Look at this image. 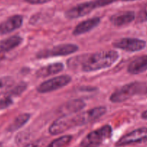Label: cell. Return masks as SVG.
<instances>
[{
    "mask_svg": "<svg viewBox=\"0 0 147 147\" xmlns=\"http://www.w3.org/2000/svg\"><path fill=\"white\" fill-rule=\"evenodd\" d=\"M120 55L115 50H105L89 55H80L69 60V65H80L82 72L90 73L106 69L113 65L118 60Z\"/></svg>",
    "mask_w": 147,
    "mask_h": 147,
    "instance_id": "1",
    "label": "cell"
},
{
    "mask_svg": "<svg viewBox=\"0 0 147 147\" xmlns=\"http://www.w3.org/2000/svg\"><path fill=\"white\" fill-rule=\"evenodd\" d=\"M89 122L90 121L86 111L82 113L63 115L51 123L48 131L51 135H59L72 128L83 126Z\"/></svg>",
    "mask_w": 147,
    "mask_h": 147,
    "instance_id": "2",
    "label": "cell"
},
{
    "mask_svg": "<svg viewBox=\"0 0 147 147\" xmlns=\"http://www.w3.org/2000/svg\"><path fill=\"white\" fill-rule=\"evenodd\" d=\"M147 81H135L127 83L111 94L110 100L112 103H122L135 95L146 94Z\"/></svg>",
    "mask_w": 147,
    "mask_h": 147,
    "instance_id": "3",
    "label": "cell"
},
{
    "mask_svg": "<svg viewBox=\"0 0 147 147\" xmlns=\"http://www.w3.org/2000/svg\"><path fill=\"white\" fill-rule=\"evenodd\" d=\"M112 129L110 125H105L88 134L81 142V147H99L112 136Z\"/></svg>",
    "mask_w": 147,
    "mask_h": 147,
    "instance_id": "4",
    "label": "cell"
},
{
    "mask_svg": "<svg viewBox=\"0 0 147 147\" xmlns=\"http://www.w3.org/2000/svg\"><path fill=\"white\" fill-rule=\"evenodd\" d=\"M71 81V77L68 75L56 76L40 83L37 88V91L40 93H47L55 91L67 86Z\"/></svg>",
    "mask_w": 147,
    "mask_h": 147,
    "instance_id": "5",
    "label": "cell"
},
{
    "mask_svg": "<svg viewBox=\"0 0 147 147\" xmlns=\"http://www.w3.org/2000/svg\"><path fill=\"white\" fill-rule=\"evenodd\" d=\"M79 50V47L75 44H61L54 46L49 50H43L37 55V58H48L59 56H67L76 53Z\"/></svg>",
    "mask_w": 147,
    "mask_h": 147,
    "instance_id": "6",
    "label": "cell"
},
{
    "mask_svg": "<svg viewBox=\"0 0 147 147\" xmlns=\"http://www.w3.org/2000/svg\"><path fill=\"white\" fill-rule=\"evenodd\" d=\"M147 141V127L135 129L120 138L115 143L117 147L128 146Z\"/></svg>",
    "mask_w": 147,
    "mask_h": 147,
    "instance_id": "7",
    "label": "cell"
},
{
    "mask_svg": "<svg viewBox=\"0 0 147 147\" xmlns=\"http://www.w3.org/2000/svg\"><path fill=\"white\" fill-rule=\"evenodd\" d=\"M114 47L126 52H138L146 47V42L138 38L125 37L115 40L112 42Z\"/></svg>",
    "mask_w": 147,
    "mask_h": 147,
    "instance_id": "8",
    "label": "cell"
},
{
    "mask_svg": "<svg viewBox=\"0 0 147 147\" xmlns=\"http://www.w3.org/2000/svg\"><path fill=\"white\" fill-rule=\"evenodd\" d=\"M96 8L97 6L95 1H86L77 4L76 6L68 9L65 12V17L69 20H74L89 14Z\"/></svg>",
    "mask_w": 147,
    "mask_h": 147,
    "instance_id": "9",
    "label": "cell"
},
{
    "mask_svg": "<svg viewBox=\"0 0 147 147\" xmlns=\"http://www.w3.org/2000/svg\"><path fill=\"white\" fill-rule=\"evenodd\" d=\"M135 19V14L133 11H122L112 14L110 17V22L115 27H122L128 25Z\"/></svg>",
    "mask_w": 147,
    "mask_h": 147,
    "instance_id": "10",
    "label": "cell"
},
{
    "mask_svg": "<svg viewBox=\"0 0 147 147\" xmlns=\"http://www.w3.org/2000/svg\"><path fill=\"white\" fill-rule=\"evenodd\" d=\"M23 23L22 15H13L0 24V34H6L20 28Z\"/></svg>",
    "mask_w": 147,
    "mask_h": 147,
    "instance_id": "11",
    "label": "cell"
},
{
    "mask_svg": "<svg viewBox=\"0 0 147 147\" xmlns=\"http://www.w3.org/2000/svg\"><path fill=\"white\" fill-rule=\"evenodd\" d=\"M100 23V18L99 17H92V18L87 19V20L82 21L79 23L75 27L73 30V34L74 36H79L81 34H85L88 32L91 31L95 27H97Z\"/></svg>",
    "mask_w": 147,
    "mask_h": 147,
    "instance_id": "12",
    "label": "cell"
},
{
    "mask_svg": "<svg viewBox=\"0 0 147 147\" xmlns=\"http://www.w3.org/2000/svg\"><path fill=\"white\" fill-rule=\"evenodd\" d=\"M147 70V55L139 56L133 60L127 67L130 74L138 75Z\"/></svg>",
    "mask_w": 147,
    "mask_h": 147,
    "instance_id": "13",
    "label": "cell"
},
{
    "mask_svg": "<svg viewBox=\"0 0 147 147\" xmlns=\"http://www.w3.org/2000/svg\"><path fill=\"white\" fill-rule=\"evenodd\" d=\"M85 106L86 103L84 100L81 99H73L62 105L59 109V111L63 115L74 114L82 111Z\"/></svg>",
    "mask_w": 147,
    "mask_h": 147,
    "instance_id": "14",
    "label": "cell"
},
{
    "mask_svg": "<svg viewBox=\"0 0 147 147\" xmlns=\"http://www.w3.org/2000/svg\"><path fill=\"white\" fill-rule=\"evenodd\" d=\"M64 69L63 64L61 63H54L40 67L36 71L35 75L37 78H46L60 73Z\"/></svg>",
    "mask_w": 147,
    "mask_h": 147,
    "instance_id": "15",
    "label": "cell"
},
{
    "mask_svg": "<svg viewBox=\"0 0 147 147\" xmlns=\"http://www.w3.org/2000/svg\"><path fill=\"white\" fill-rule=\"evenodd\" d=\"M22 42V38L18 35H13L0 41V53L10 51L18 47Z\"/></svg>",
    "mask_w": 147,
    "mask_h": 147,
    "instance_id": "16",
    "label": "cell"
},
{
    "mask_svg": "<svg viewBox=\"0 0 147 147\" xmlns=\"http://www.w3.org/2000/svg\"><path fill=\"white\" fill-rule=\"evenodd\" d=\"M30 114L29 113H22V114L19 115L18 116L15 118L13 120V121L9 125L7 128V131L10 132H14L15 131L18 130L20 128L22 127L30 119Z\"/></svg>",
    "mask_w": 147,
    "mask_h": 147,
    "instance_id": "17",
    "label": "cell"
},
{
    "mask_svg": "<svg viewBox=\"0 0 147 147\" xmlns=\"http://www.w3.org/2000/svg\"><path fill=\"white\" fill-rule=\"evenodd\" d=\"M14 85V80L12 77L5 76L0 78V96L7 94Z\"/></svg>",
    "mask_w": 147,
    "mask_h": 147,
    "instance_id": "18",
    "label": "cell"
},
{
    "mask_svg": "<svg viewBox=\"0 0 147 147\" xmlns=\"http://www.w3.org/2000/svg\"><path fill=\"white\" fill-rule=\"evenodd\" d=\"M72 140V136L65 135L54 139L50 142L47 147H66L71 143Z\"/></svg>",
    "mask_w": 147,
    "mask_h": 147,
    "instance_id": "19",
    "label": "cell"
},
{
    "mask_svg": "<svg viewBox=\"0 0 147 147\" xmlns=\"http://www.w3.org/2000/svg\"><path fill=\"white\" fill-rule=\"evenodd\" d=\"M26 88H27V84H26V83H20V84H18L17 86H14V87H13L8 92V93H8V96H20V95H21L22 93L25 90Z\"/></svg>",
    "mask_w": 147,
    "mask_h": 147,
    "instance_id": "20",
    "label": "cell"
},
{
    "mask_svg": "<svg viewBox=\"0 0 147 147\" xmlns=\"http://www.w3.org/2000/svg\"><path fill=\"white\" fill-rule=\"evenodd\" d=\"M135 20L139 23L147 22V3L140 9L137 16H135Z\"/></svg>",
    "mask_w": 147,
    "mask_h": 147,
    "instance_id": "21",
    "label": "cell"
},
{
    "mask_svg": "<svg viewBox=\"0 0 147 147\" xmlns=\"http://www.w3.org/2000/svg\"><path fill=\"white\" fill-rule=\"evenodd\" d=\"M13 104V100L11 96H7V97L0 100V111L7 109Z\"/></svg>",
    "mask_w": 147,
    "mask_h": 147,
    "instance_id": "22",
    "label": "cell"
},
{
    "mask_svg": "<svg viewBox=\"0 0 147 147\" xmlns=\"http://www.w3.org/2000/svg\"><path fill=\"white\" fill-rule=\"evenodd\" d=\"M117 1H118V0H95V2L96 4L97 8H99V7L109 5V4L115 2Z\"/></svg>",
    "mask_w": 147,
    "mask_h": 147,
    "instance_id": "23",
    "label": "cell"
},
{
    "mask_svg": "<svg viewBox=\"0 0 147 147\" xmlns=\"http://www.w3.org/2000/svg\"><path fill=\"white\" fill-rule=\"evenodd\" d=\"M24 1L30 4H43L50 2L52 0H24Z\"/></svg>",
    "mask_w": 147,
    "mask_h": 147,
    "instance_id": "24",
    "label": "cell"
},
{
    "mask_svg": "<svg viewBox=\"0 0 147 147\" xmlns=\"http://www.w3.org/2000/svg\"><path fill=\"white\" fill-rule=\"evenodd\" d=\"M141 118L144 120H147V110L144 111L142 113H141Z\"/></svg>",
    "mask_w": 147,
    "mask_h": 147,
    "instance_id": "25",
    "label": "cell"
},
{
    "mask_svg": "<svg viewBox=\"0 0 147 147\" xmlns=\"http://www.w3.org/2000/svg\"><path fill=\"white\" fill-rule=\"evenodd\" d=\"M120 1H135V0H120Z\"/></svg>",
    "mask_w": 147,
    "mask_h": 147,
    "instance_id": "26",
    "label": "cell"
}]
</instances>
